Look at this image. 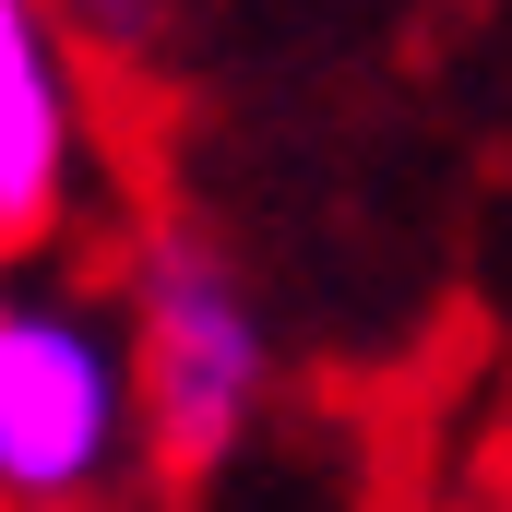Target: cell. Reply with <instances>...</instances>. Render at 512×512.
Instances as JSON below:
<instances>
[{
	"mask_svg": "<svg viewBox=\"0 0 512 512\" xmlns=\"http://www.w3.org/2000/svg\"><path fill=\"white\" fill-rule=\"evenodd\" d=\"M143 465L131 322L72 274L0 262V512H96Z\"/></svg>",
	"mask_w": 512,
	"mask_h": 512,
	"instance_id": "6da1fadb",
	"label": "cell"
},
{
	"mask_svg": "<svg viewBox=\"0 0 512 512\" xmlns=\"http://www.w3.org/2000/svg\"><path fill=\"white\" fill-rule=\"evenodd\" d=\"M120 322H131V382H143V453L179 477L227 465L274 393V334H262V298L227 262V239H203L191 215H155L131 239Z\"/></svg>",
	"mask_w": 512,
	"mask_h": 512,
	"instance_id": "7a4b0ae2",
	"label": "cell"
},
{
	"mask_svg": "<svg viewBox=\"0 0 512 512\" xmlns=\"http://www.w3.org/2000/svg\"><path fill=\"white\" fill-rule=\"evenodd\" d=\"M84 167H96V108H84L60 24L0 0V262H36L72 227Z\"/></svg>",
	"mask_w": 512,
	"mask_h": 512,
	"instance_id": "3957f363",
	"label": "cell"
},
{
	"mask_svg": "<svg viewBox=\"0 0 512 512\" xmlns=\"http://www.w3.org/2000/svg\"><path fill=\"white\" fill-rule=\"evenodd\" d=\"M465 512H512V429L477 453V489H465Z\"/></svg>",
	"mask_w": 512,
	"mask_h": 512,
	"instance_id": "277c9868",
	"label": "cell"
}]
</instances>
